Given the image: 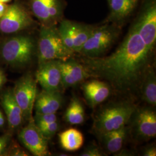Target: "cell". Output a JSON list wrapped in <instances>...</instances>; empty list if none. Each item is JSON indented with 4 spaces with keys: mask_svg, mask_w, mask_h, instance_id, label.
<instances>
[{
    "mask_svg": "<svg viewBox=\"0 0 156 156\" xmlns=\"http://www.w3.org/2000/svg\"><path fill=\"white\" fill-rule=\"evenodd\" d=\"M152 55L134 24L122 44L111 55L83 57L80 62L90 78L104 80L116 93L133 98L139 95L142 82L152 66Z\"/></svg>",
    "mask_w": 156,
    "mask_h": 156,
    "instance_id": "cell-1",
    "label": "cell"
},
{
    "mask_svg": "<svg viewBox=\"0 0 156 156\" xmlns=\"http://www.w3.org/2000/svg\"><path fill=\"white\" fill-rule=\"evenodd\" d=\"M136 109V105L130 98L108 103L96 113L93 125V131L100 136L127 126Z\"/></svg>",
    "mask_w": 156,
    "mask_h": 156,
    "instance_id": "cell-2",
    "label": "cell"
},
{
    "mask_svg": "<svg viewBox=\"0 0 156 156\" xmlns=\"http://www.w3.org/2000/svg\"><path fill=\"white\" fill-rule=\"evenodd\" d=\"M75 53L64 44L56 26H43L38 42V62L49 60L66 61Z\"/></svg>",
    "mask_w": 156,
    "mask_h": 156,
    "instance_id": "cell-3",
    "label": "cell"
},
{
    "mask_svg": "<svg viewBox=\"0 0 156 156\" xmlns=\"http://www.w3.org/2000/svg\"><path fill=\"white\" fill-rule=\"evenodd\" d=\"M120 27L106 23L95 27L79 52L82 57H98L104 55L117 40Z\"/></svg>",
    "mask_w": 156,
    "mask_h": 156,
    "instance_id": "cell-4",
    "label": "cell"
},
{
    "mask_svg": "<svg viewBox=\"0 0 156 156\" xmlns=\"http://www.w3.org/2000/svg\"><path fill=\"white\" fill-rule=\"evenodd\" d=\"M35 49L32 38L18 35L7 39L2 44L1 56L3 60L12 67H23L31 62Z\"/></svg>",
    "mask_w": 156,
    "mask_h": 156,
    "instance_id": "cell-5",
    "label": "cell"
},
{
    "mask_svg": "<svg viewBox=\"0 0 156 156\" xmlns=\"http://www.w3.org/2000/svg\"><path fill=\"white\" fill-rule=\"evenodd\" d=\"M12 91L22 110L23 119L29 121L33 117V111L37 95L36 79L30 73L24 75L16 82Z\"/></svg>",
    "mask_w": 156,
    "mask_h": 156,
    "instance_id": "cell-6",
    "label": "cell"
},
{
    "mask_svg": "<svg viewBox=\"0 0 156 156\" xmlns=\"http://www.w3.org/2000/svg\"><path fill=\"white\" fill-rule=\"evenodd\" d=\"M134 24L147 49L153 53L156 41V5L154 1L146 4Z\"/></svg>",
    "mask_w": 156,
    "mask_h": 156,
    "instance_id": "cell-7",
    "label": "cell"
},
{
    "mask_svg": "<svg viewBox=\"0 0 156 156\" xmlns=\"http://www.w3.org/2000/svg\"><path fill=\"white\" fill-rule=\"evenodd\" d=\"M33 24L30 13L23 6L13 4L8 6L0 19V31L4 34L15 33L28 28Z\"/></svg>",
    "mask_w": 156,
    "mask_h": 156,
    "instance_id": "cell-8",
    "label": "cell"
},
{
    "mask_svg": "<svg viewBox=\"0 0 156 156\" xmlns=\"http://www.w3.org/2000/svg\"><path fill=\"white\" fill-rule=\"evenodd\" d=\"M30 5L34 15L43 26H56L63 16L61 0H30Z\"/></svg>",
    "mask_w": 156,
    "mask_h": 156,
    "instance_id": "cell-9",
    "label": "cell"
},
{
    "mask_svg": "<svg viewBox=\"0 0 156 156\" xmlns=\"http://www.w3.org/2000/svg\"><path fill=\"white\" fill-rule=\"evenodd\" d=\"M28 122V124L19 132L20 141L34 156L49 155L48 140L44 136L35 124L33 117Z\"/></svg>",
    "mask_w": 156,
    "mask_h": 156,
    "instance_id": "cell-10",
    "label": "cell"
},
{
    "mask_svg": "<svg viewBox=\"0 0 156 156\" xmlns=\"http://www.w3.org/2000/svg\"><path fill=\"white\" fill-rule=\"evenodd\" d=\"M60 60H49L39 62L35 77L44 90L61 91L62 89Z\"/></svg>",
    "mask_w": 156,
    "mask_h": 156,
    "instance_id": "cell-11",
    "label": "cell"
},
{
    "mask_svg": "<svg viewBox=\"0 0 156 156\" xmlns=\"http://www.w3.org/2000/svg\"><path fill=\"white\" fill-rule=\"evenodd\" d=\"M133 117V131L136 138L148 140L156 136V112L147 108H136Z\"/></svg>",
    "mask_w": 156,
    "mask_h": 156,
    "instance_id": "cell-12",
    "label": "cell"
},
{
    "mask_svg": "<svg viewBox=\"0 0 156 156\" xmlns=\"http://www.w3.org/2000/svg\"><path fill=\"white\" fill-rule=\"evenodd\" d=\"M62 89L76 86L78 84L90 78L80 62L71 58L66 61L60 60Z\"/></svg>",
    "mask_w": 156,
    "mask_h": 156,
    "instance_id": "cell-13",
    "label": "cell"
},
{
    "mask_svg": "<svg viewBox=\"0 0 156 156\" xmlns=\"http://www.w3.org/2000/svg\"><path fill=\"white\" fill-rule=\"evenodd\" d=\"M82 90L85 99L91 108L104 102L112 93L111 87L109 84L96 79L84 83Z\"/></svg>",
    "mask_w": 156,
    "mask_h": 156,
    "instance_id": "cell-14",
    "label": "cell"
},
{
    "mask_svg": "<svg viewBox=\"0 0 156 156\" xmlns=\"http://www.w3.org/2000/svg\"><path fill=\"white\" fill-rule=\"evenodd\" d=\"M1 104L5 113L9 128L11 130L19 128L22 123V112L17 103L12 90H6L1 94Z\"/></svg>",
    "mask_w": 156,
    "mask_h": 156,
    "instance_id": "cell-15",
    "label": "cell"
},
{
    "mask_svg": "<svg viewBox=\"0 0 156 156\" xmlns=\"http://www.w3.org/2000/svg\"><path fill=\"white\" fill-rule=\"evenodd\" d=\"M62 102L61 91L43 90L37 95L34 108L36 113H56L62 107Z\"/></svg>",
    "mask_w": 156,
    "mask_h": 156,
    "instance_id": "cell-16",
    "label": "cell"
},
{
    "mask_svg": "<svg viewBox=\"0 0 156 156\" xmlns=\"http://www.w3.org/2000/svg\"><path fill=\"white\" fill-rule=\"evenodd\" d=\"M139 0H109L111 12L106 22H111L120 26L137 5Z\"/></svg>",
    "mask_w": 156,
    "mask_h": 156,
    "instance_id": "cell-17",
    "label": "cell"
},
{
    "mask_svg": "<svg viewBox=\"0 0 156 156\" xmlns=\"http://www.w3.org/2000/svg\"><path fill=\"white\" fill-rule=\"evenodd\" d=\"M139 95L141 99L151 106L156 105V75L152 65L145 74L140 85Z\"/></svg>",
    "mask_w": 156,
    "mask_h": 156,
    "instance_id": "cell-18",
    "label": "cell"
},
{
    "mask_svg": "<svg viewBox=\"0 0 156 156\" xmlns=\"http://www.w3.org/2000/svg\"><path fill=\"white\" fill-rule=\"evenodd\" d=\"M127 131L128 128L125 126L116 130L101 135L100 137L105 150L110 154H115L120 151L123 147Z\"/></svg>",
    "mask_w": 156,
    "mask_h": 156,
    "instance_id": "cell-19",
    "label": "cell"
},
{
    "mask_svg": "<svg viewBox=\"0 0 156 156\" xmlns=\"http://www.w3.org/2000/svg\"><path fill=\"white\" fill-rule=\"evenodd\" d=\"M58 137L62 148L66 151H78L83 145V135L76 128H71L65 130L58 135Z\"/></svg>",
    "mask_w": 156,
    "mask_h": 156,
    "instance_id": "cell-20",
    "label": "cell"
},
{
    "mask_svg": "<svg viewBox=\"0 0 156 156\" xmlns=\"http://www.w3.org/2000/svg\"><path fill=\"white\" fill-rule=\"evenodd\" d=\"M75 53H79L84 43L89 39L95 26L70 21Z\"/></svg>",
    "mask_w": 156,
    "mask_h": 156,
    "instance_id": "cell-21",
    "label": "cell"
},
{
    "mask_svg": "<svg viewBox=\"0 0 156 156\" xmlns=\"http://www.w3.org/2000/svg\"><path fill=\"white\" fill-rule=\"evenodd\" d=\"M85 113L83 106L76 97H73L67 108L64 119L71 125L81 124L84 122Z\"/></svg>",
    "mask_w": 156,
    "mask_h": 156,
    "instance_id": "cell-22",
    "label": "cell"
},
{
    "mask_svg": "<svg viewBox=\"0 0 156 156\" xmlns=\"http://www.w3.org/2000/svg\"><path fill=\"white\" fill-rule=\"evenodd\" d=\"M58 33L60 34L64 44L68 49L74 51V45L73 41V35L70 26V20H62L60 23V26L58 28Z\"/></svg>",
    "mask_w": 156,
    "mask_h": 156,
    "instance_id": "cell-23",
    "label": "cell"
},
{
    "mask_svg": "<svg viewBox=\"0 0 156 156\" xmlns=\"http://www.w3.org/2000/svg\"><path fill=\"white\" fill-rule=\"evenodd\" d=\"M40 131L48 140L52 138L57 133L59 129V124L57 121L38 127Z\"/></svg>",
    "mask_w": 156,
    "mask_h": 156,
    "instance_id": "cell-24",
    "label": "cell"
},
{
    "mask_svg": "<svg viewBox=\"0 0 156 156\" xmlns=\"http://www.w3.org/2000/svg\"><path fill=\"white\" fill-rule=\"evenodd\" d=\"M34 122L37 127L46 124L57 121V116L56 113H36L33 117Z\"/></svg>",
    "mask_w": 156,
    "mask_h": 156,
    "instance_id": "cell-25",
    "label": "cell"
},
{
    "mask_svg": "<svg viewBox=\"0 0 156 156\" xmlns=\"http://www.w3.org/2000/svg\"><path fill=\"white\" fill-rule=\"evenodd\" d=\"M103 155L102 152L98 146L95 145L88 146L80 154L82 156H101Z\"/></svg>",
    "mask_w": 156,
    "mask_h": 156,
    "instance_id": "cell-26",
    "label": "cell"
},
{
    "mask_svg": "<svg viewBox=\"0 0 156 156\" xmlns=\"http://www.w3.org/2000/svg\"><path fill=\"white\" fill-rule=\"evenodd\" d=\"M145 156H156V149L154 146H150L147 147L143 153Z\"/></svg>",
    "mask_w": 156,
    "mask_h": 156,
    "instance_id": "cell-27",
    "label": "cell"
},
{
    "mask_svg": "<svg viewBox=\"0 0 156 156\" xmlns=\"http://www.w3.org/2000/svg\"><path fill=\"white\" fill-rule=\"evenodd\" d=\"M8 6L5 3L0 2V19L4 15Z\"/></svg>",
    "mask_w": 156,
    "mask_h": 156,
    "instance_id": "cell-28",
    "label": "cell"
},
{
    "mask_svg": "<svg viewBox=\"0 0 156 156\" xmlns=\"http://www.w3.org/2000/svg\"><path fill=\"white\" fill-rule=\"evenodd\" d=\"M6 80V78L5 74L2 70L0 69V89L5 83Z\"/></svg>",
    "mask_w": 156,
    "mask_h": 156,
    "instance_id": "cell-29",
    "label": "cell"
},
{
    "mask_svg": "<svg viewBox=\"0 0 156 156\" xmlns=\"http://www.w3.org/2000/svg\"><path fill=\"white\" fill-rule=\"evenodd\" d=\"M4 123H5L4 116L2 113V112L0 111V127H3V126L4 125Z\"/></svg>",
    "mask_w": 156,
    "mask_h": 156,
    "instance_id": "cell-30",
    "label": "cell"
},
{
    "mask_svg": "<svg viewBox=\"0 0 156 156\" xmlns=\"http://www.w3.org/2000/svg\"><path fill=\"white\" fill-rule=\"evenodd\" d=\"M6 136V134H4V135H2V136H0V143H1L3 140L5 139Z\"/></svg>",
    "mask_w": 156,
    "mask_h": 156,
    "instance_id": "cell-31",
    "label": "cell"
},
{
    "mask_svg": "<svg viewBox=\"0 0 156 156\" xmlns=\"http://www.w3.org/2000/svg\"><path fill=\"white\" fill-rule=\"evenodd\" d=\"M11 0H0V2H2V3H7L10 2Z\"/></svg>",
    "mask_w": 156,
    "mask_h": 156,
    "instance_id": "cell-32",
    "label": "cell"
},
{
    "mask_svg": "<svg viewBox=\"0 0 156 156\" xmlns=\"http://www.w3.org/2000/svg\"><path fill=\"white\" fill-rule=\"evenodd\" d=\"M108 2H109V0H108Z\"/></svg>",
    "mask_w": 156,
    "mask_h": 156,
    "instance_id": "cell-33",
    "label": "cell"
}]
</instances>
